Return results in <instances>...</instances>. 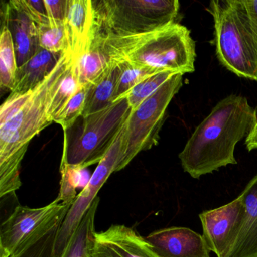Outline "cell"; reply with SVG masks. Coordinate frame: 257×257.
Listing matches in <instances>:
<instances>
[{
  "instance_id": "1",
  "label": "cell",
  "mask_w": 257,
  "mask_h": 257,
  "mask_svg": "<svg viewBox=\"0 0 257 257\" xmlns=\"http://www.w3.org/2000/svg\"><path fill=\"white\" fill-rule=\"evenodd\" d=\"M73 60L66 52L40 85L25 94H10L0 107V198L22 186V160L31 140L52 124L51 100Z\"/></svg>"
},
{
  "instance_id": "2",
  "label": "cell",
  "mask_w": 257,
  "mask_h": 257,
  "mask_svg": "<svg viewBox=\"0 0 257 257\" xmlns=\"http://www.w3.org/2000/svg\"><path fill=\"white\" fill-rule=\"evenodd\" d=\"M254 120L255 109L243 96L230 94L218 102L179 154L183 171L199 179L222 167L236 165V145L248 136Z\"/></svg>"
},
{
  "instance_id": "3",
  "label": "cell",
  "mask_w": 257,
  "mask_h": 257,
  "mask_svg": "<svg viewBox=\"0 0 257 257\" xmlns=\"http://www.w3.org/2000/svg\"><path fill=\"white\" fill-rule=\"evenodd\" d=\"M104 37L117 62L127 60L160 71L183 75L195 71V42L190 31L178 22L143 35Z\"/></svg>"
},
{
  "instance_id": "4",
  "label": "cell",
  "mask_w": 257,
  "mask_h": 257,
  "mask_svg": "<svg viewBox=\"0 0 257 257\" xmlns=\"http://www.w3.org/2000/svg\"><path fill=\"white\" fill-rule=\"evenodd\" d=\"M207 11L219 63L236 76L257 82V40L243 0H213Z\"/></svg>"
},
{
  "instance_id": "5",
  "label": "cell",
  "mask_w": 257,
  "mask_h": 257,
  "mask_svg": "<svg viewBox=\"0 0 257 257\" xmlns=\"http://www.w3.org/2000/svg\"><path fill=\"white\" fill-rule=\"evenodd\" d=\"M94 28L106 37L153 32L177 23V0H92Z\"/></svg>"
},
{
  "instance_id": "6",
  "label": "cell",
  "mask_w": 257,
  "mask_h": 257,
  "mask_svg": "<svg viewBox=\"0 0 257 257\" xmlns=\"http://www.w3.org/2000/svg\"><path fill=\"white\" fill-rule=\"evenodd\" d=\"M132 109L122 98L100 112L81 116L64 131L61 163L86 169L98 164L109 150Z\"/></svg>"
},
{
  "instance_id": "7",
  "label": "cell",
  "mask_w": 257,
  "mask_h": 257,
  "mask_svg": "<svg viewBox=\"0 0 257 257\" xmlns=\"http://www.w3.org/2000/svg\"><path fill=\"white\" fill-rule=\"evenodd\" d=\"M183 77L182 73L174 75L151 97L132 110L127 119L125 153L116 172L124 169L141 152L157 145L167 109L181 88Z\"/></svg>"
},
{
  "instance_id": "8",
  "label": "cell",
  "mask_w": 257,
  "mask_h": 257,
  "mask_svg": "<svg viewBox=\"0 0 257 257\" xmlns=\"http://www.w3.org/2000/svg\"><path fill=\"white\" fill-rule=\"evenodd\" d=\"M71 206L55 199L45 207L18 205L0 226V257H15L61 224Z\"/></svg>"
},
{
  "instance_id": "9",
  "label": "cell",
  "mask_w": 257,
  "mask_h": 257,
  "mask_svg": "<svg viewBox=\"0 0 257 257\" xmlns=\"http://www.w3.org/2000/svg\"><path fill=\"white\" fill-rule=\"evenodd\" d=\"M128 119V118H127ZM127 119L123 124L109 150L99 162L94 172L88 180L83 190L77 195L60 226L55 244V255L60 257L67 246L70 237L76 231L82 218L91 204L97 198V193L103 187L112 173L116 172L126 150Z\"/></svg>"
},
{
  "instance_id": "10",
  "label": "cell",
  "mask_w": 257,
  "mask_h": 257,
  "mask_svg": "<svg viewBox=\"0 0 257 257\" xmlns=\"http://www.w3.org/2000/svg\"><path fill=\"white\" fill-rule=\"evenodd\" d=\"M245 215L241 195L222 207L200 213L203 237L210 252L226 257L235 242Z\"/></svg>"
},
{
  "instance_id": "11",
  "label": "cell",
  "mask_w": 257,
  "mask_h": 257,
  "mask_svg": "<svg viewBox=\"0 0 257 257\" xmlns=\"http://www.w3.org/2000/svg\"><path fill=\"white\" fill-rule=\"evenodd\" d=\"M88 254L89 257H160L146 237L124 225L95 231Z\"/></svg>"
},
{
  "instance_id": "12",
  "label": "cell",
  "mask_w": 257,
  "mask_h": 257,
  "mask_svg": "<svg viewBox=\"0 0 257 257\" xmlns=\"http://www.w3.org/2000/svg\"><path fill=\"white\" fill-rule=\"evenodd\" d=\"M146 238L160 257H210L203 235L186 227L156 230Z\"/></svg>"
},
{
  "instance_id": "13",
  "label": "cell",
  "mask_w": 257,
  "mask_h": 257,
  "mask_svg": "<svg viewBox=\"0 0 257 257\" xmlns=\"http://www.w3.org/2000/svg\"><path fill=\"white\" fill-rule=\"evenodd\" d=\"M3 25L13 36L18 67L28 62L38 51V26L30 17L22 0H11L4 7Z\"/></svg>"
},
{
  "instance_id": "14",
  "label": "cell",
  "mask_w": 257,
  "mask_h": 257,
  "mask_svg": "<svg viewBox=\"0 0 257 257\" xmlns=\"http://www.w3.org/2000/svg\"><path fill=\"white\" fill-rule=\"evenodd\" d=\"M94 25L92 0H67L64 27L68 52L74 61L86 50Z\"/></svg>"
},
{
  "instance_id": "15",
  "label": "cell",
  "mask_w": 257,
  "mask_h": 257,
  "mask_svg": "<svg viewBox=\"0 0 257 257\" xmlns=\"http://www.w3.org/2000/svg\"><path fill=\"white\" fill-rule=\"evenodd\" d=\"M240 195L245 215L235 242L226 257H257V174Z\"/></svg>"
},
{
  "instance_id": "16",
  "label": "cell",
  "mask_w": 257,
  "mask_h": 257,
  "mask_svg": "<svg viewBox=\"0 0 257 257\" xmlns=\"http://www.w3.org/2000/svg\"><path fill=\"white\" fill-rule=\"evenodd\" d=\"M115 61L103 36L93 29L89 44L74 61L75 70L81 85H91L100 79Z\"/></svg>"
},
{
  "instance_id": "17",
  "label": "cell",
  "mask_w": 257,
  "mask_h": 257,
  "mask_svg": "<svg viewBox=\"0 0 257 257\" xmlns=\"http://www.w3.org/2000/svg\"><path fill=\"white\" fill-rule=\"evenodd\" d=\"M64 54H54L39 48L28 62L18 67L16 83L11 94H25L35 88L50 74Z\"/></svg>"
},
{
  "instance_id": "18",
  "label": "cell",
  "mask_w": 257,
  "mask_h": 257,
  "mask_svg": "<svg viewBox=\"0 0 257 257\" xmlns=\"http://www.w3.org/2000/svg\"><path fill=\"white\" fill-rule=\"evenodd\" d=\"M119 75L118 62L114 61L104 74L90 85L82 116L100 112L115 102Z\"/></svg>"
},
{
  "instance_id": "19",
  "label": "cell",
  "mask_w": 257,
  "mask_h": 257,
  "mask_svg": "<svg viewBox=\"0 0 257 257\" xmlns=\"http://www.w3.org/2000/svg\"><path fill=\"white\" fill-rule=\"evenodd\" d=\"M100 198L97 197L70 237L60 257H86L90 242L95 233V217Z\"/></svg>"
},
{
  "instance_id": "20",
  "label": "cell",
  "mask_w": 257,
  "mask_h": 257,
  "mask_svg": "<svg viewBox=\"0 0 257 257\" xmlns=\"http://www.w3.org/2000/svg\"><path fill=\"white\" fill-rule=\"evenodd\" d=\"M18 70L17 58L13 36L7 26L2 25L0 37V85L13 91Z\"/></svg>"
},
{
  "instance_id": "21",
  "label": "cell",
  "mask_w": 257,
  "mask_h": 257,
  "mask_svg": "<svg viewBox=\"0 0 257 257\" xmlns=\"http://www.w3.org/2000/svg\"><path fill=\"white\" fill-rule=\"evenodd\" d=\"M80 86L79 78L75 70L74 60H73L57 85L51 100L49 115L52 122L69 100L77 92Z\"/></svg>"
},
{
  "instance_id": "22",
  "label": "cell",
  "mask_w": 257,
  "mask_h": 257,
  "mask_svg": "<svg viewBox=\"0 0 257 257\" xmlns=\"http://www.w3.org/2000/svg\"><path fill=\"white\" fill-rule=\"evenodd\" d=\"M118 65L120 75L115 93V102L121 99L124 94L133 89L144 79L156 73L163 72L139 65L127 60H120Z\"/></svg>"
},
{
  "instance_id": "23",
  "label": "cell",
  "mask_w": 257,
  "mask_h": 257,
  "mask_svg": "<svg viewBox=\"0 0 257 257\" xmlns=\"http://www.w3.org/2000/svg\"><path fill=\"white\" fill-rule=\"evenodd\" d=\"M177 73L173 71H163L153 75L138 84L121 99H127L131 109L135 110Z\"/></svg>"
},
{
  "instance_id": "24",
  "label": "cell",
  "mask_w": 257,
  "mask_h": 257,
  "mask_svg": "<svg viewBox=\"0 0 257 257\" xmlns=\"http://www.w3.org/2000/svg\"><path fill=\"white\" fill-rule=\"evenodd\" d=\"M86 169L80 167L61 163L60 173V190L56 199L59 202L67 205L72 206L77 198L76 189L79 187V182L86 174Z\"/></svg>"
},
{
  "instance_id": "25",
  "label": "cell",
  "mask_w": 257,
  "mask_h": 257,
  "mask_svg": "<svg viewBox=\"0 0 257 257\" xmlns=\"http://www.w3.org/2000/svg\"><path fill=\"white\" fill-rule=\"evenodd\" d=\"M39 46L54 54L68 52L65 27L62 25L38 26Z\"/></svg>"
},
{
  "instance_id": "26",
  "label": "cell",
  "mask_w": 257,
  "mask_h": 257,
  "mask_svg": "<svg viewBox=\"0 0 257 257\" xmlns=\"http://www.w3.org/2000/svg\"><path fill=\"white\" fill-rule=\"evenodd\" d=\"M89 88L90 85H81L77 92L54 120V122L62 126L64 131L70 129L82 116Z\"/></svg>"
},
{
  "instance_id": "27",
  "label": "cell",
  "mask_w": 257,
  "mask_h": 257,
  "mask_svg": "<svg viewBox=\"0 0 257 257\" xmlns=\"http://www.w3.org/2000/svg\"><path fill=\"white\" fill-rule=\"evenodd\" d=\"M61 225L54 227L37 243L15 257H56L55 244Z\"/></svg>"
},
{
  "instance_id": "28",
  "label": "cell",
  "mask_w": 257,
  "mask_h": 257,
  "mask_svg": "<svg viewBox=\"0 0 257 257\" xmlns=\"http://www.w3.org/2000/svg\"><path fill=\"white\" fill-rule=\"evenodd\" d=\"M22 4L30 17L34 21L37 26L50 25L44 0H22Z\"/></svg>"
},
{
  "instance_id": "29",
  "label": "cell",
  "mask_w": 257,
  "mask_h": 257,
  "mask_svg": "<svg viewBox=\"0 0 257 257\" xmlns=\"http://www.w3.org/2000/svg\"><path fill=\"white\" fill-rule=\"evenodd\" d=\"M50 25H62L67 14V0H44Z\"/></svg>"
},
{
  "instance_id": "30",
  "label": "cell",
  "mask_w": 257,
  "mask_h": 257,
  "mask_svg": "<svg viewBox=\"0 0 257 257\" xmlns=\"http://www.w3.org/2000/svg\"><path fill=\"white\" fill-rule=\"evenodd\" d=\"M243 2L250 22L251 28L257 40V0L255 1L243 0Z\"/></svg>"
},
{
  "instance_id": "31",
  "label": "cell",
  "mask_w": 257,
  "mask_h": 257,
  "mask_svg": "<svg viewBox=\"0 0 257 257\" xmlns=\"http://www.w3.org/2000/svg\"><path fill=\"white\" fill-rule=\"evenodd\" d=\"M245 145L248 152L257 150V107L255 109V120L249 135L246 138Z\"/></svg>"
},
{
  "instance_id": "32",
  "label": "cell",
  "mask_w": 257,
  "mask_h": 257,
  "mask_svg": "<svg viewBox=\"0 0 257 257\" xmlns=\"http://www.w3.org/2000/svg\"><path fill=\"white\" fill-rule=\"evenodd\" d=\"M86 257H89V255H88V250H87Z\"/></svg>"
}]
</instances>
